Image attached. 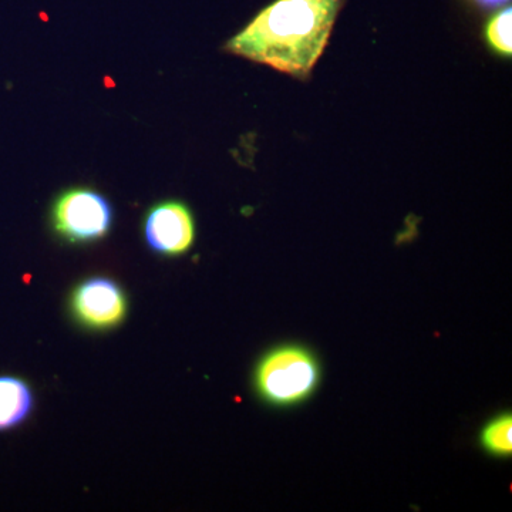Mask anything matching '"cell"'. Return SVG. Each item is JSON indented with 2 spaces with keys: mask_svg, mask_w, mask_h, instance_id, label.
<instances>
[{
  "mask_svg": "<svg viewBox=\"0 0 512 512\" xmlns=\"http://www.w3.org/2000/svg\"><path fill=\"white\" fill-rule=\"evenodd\" d=\"M342 0H276L225 49L305 79L325 52Z\"/></svg>",
  "mask_w": 512,
  "mask_h": 512,
  "instance_id": "6da1fadb",
  "label": "cell"
},
{
  "mask_svg": "<svg viewBox=\"0 0 512 512\" xmlns=\"http://www.w3.org/2000/svg\"><path fill=\"white\" fill-rule=\"evenodd\" d=\"M319 383V366L309 350L282 346L259 362L255 386L265 402L293 406L308 399Z\"/></svg>",
  "mask_w": 512,
  "mask_h": 512,
  "instance_id": "7a4b0ae2",
  "label": "cell"
},
{
  "mask_svg": "<svg viewBox=\"0 0 512 512\" xmlns=\"http://www.w3.org/2000/svg\"><path fill=\"white\" fill-rule=\"evenodd\" d=\"M52 224L60 237L73 244L97 241L109 234L113 208L99 192L74 188L57 198Z\"/></svg>",
  "mask_w": 512,
  "mask_h": 512,
  "instance_id": "3957f363",
  "label": "cell"
},
{
  "mask_svg": "<svg viewBox=\"0 0 512 512\" xmlns=\"http://www.w3.org/2000/svg\"><path fill=\"white\" fill-rule=\"evenodd\" d=\"M74 318L86 328H116L127 315V298L113 279L96 276L77 285L72 295Z\"/></svg>",
  "mask_w": 512,
  "mask_h": 512,
  "instance_id": "277c9868",
  "label": "cell"
},
{
  "mask_svg": "<svg viewBox=\"0 0 512 512\" xmlns=\"http://www.w3.org/2000/svg\"><path fill=\"white\" fill-rule=\"evenodd\" d=\"M144 235L148 247L157 254H184L194 242V218L181 202H161L148 212L144 222Z\"/></svg>",
  "mask_w": 512,
  "mask_h": 512,
  "instance_id": "5b68a950",
  "label": "cell"
},
{
  "mask_svg": "<svg viewBox=\"0 0 512 512\" xmlns=\"http://www.w3.org/2000/svg\"><path fill=\"white\" fill-rule=\"evenodd\" d=\"M35 406L29 384L12 376H0V431L15 429L28 419Z\"/></svg>",
  "mask_w": 512,
  "mask_h": 512,
  "instance_id": "8992f818",
  "label": "cell"
},
{
  "mask_svg": "<svg viewBox=\"0 0 512 512\" xmlns=\"http://www.w3.org/2000/svg\"><path fill=\"white\" fill-rule=\"evenodd\" d=\"M481 444L494 456H510L512 453V419L511 414H503L484 427Z\"/></svg>",
  "mask_w": 512,
  "mask_h": 512,
  "instance_id": "52a82bcc",
  "label": "cell"
},
{
  "mask_svg": "<svg viewBox=\"0 0 512 512\" xmlns=\"http://www.w3.org/2000/svg\"><path fill=\"white\" fill-rule=\"evenodd\" d=\"M511 20V8L501 10L490 20L485 32L490 46L503 56H511L512 52Z\"/></svg>",
  "mask_w": 512,
  "mask_h": 512,
  "instance_id": "ba28073f",
  "label": "cell"
},
{
  "mask_svg": "<svg viewBox=\"0 0 512 512\" xmlns=\"http://www.w3.org/2000/svg\"><path fill=\"white\" fill-rule=\"evenodd\" d=\"M477 2L485 8H495V6L503 5L507 0H477Z\"/></svg>",
  "mask_w": 512,
  "mask_h": 512,
  "instance_id": "9c48e42d",
  "label": "cell"
}]
</instances>
